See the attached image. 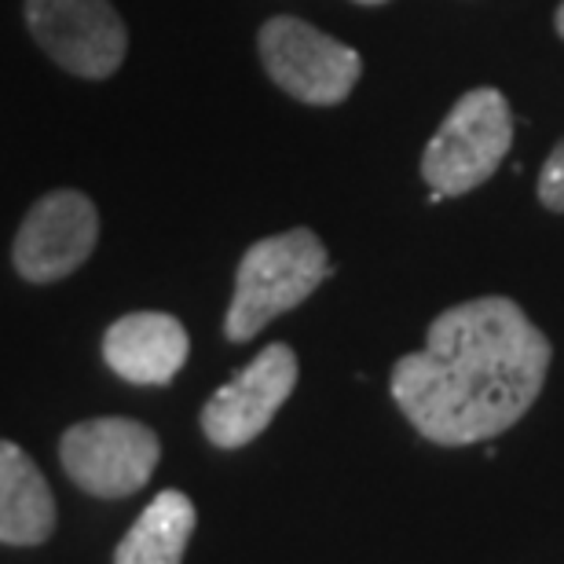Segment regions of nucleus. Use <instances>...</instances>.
<instances>
[{"label": "nucleus", "instance_id": "obj_1", "mask_svg": "<svg viewBox=\"0 0 564 564\" xmlns=\"http://www.w3.org/2000/svg\"><path fill=\"white\" fill-rule=\"evenodd\" d=\"M550 356L546 334L521 304L477 297L440 312L422 352L392 367V400L433 444H484L532 411Z\"/></svg>", "mask_w": 564, "mask_h": 564}, {"label": "nucleus", "instance_id": "obj_2", "mask_svg": "<svg viewBox=\"0 0 564 564\" xmlns=\"http://www.w3.org/2000/svg\"><path fill=\"white\" fill-rule=\"evenodd\" d=\"M330 257L319 235L308 228H290L272 239L253 242L239 261L235 297L224 319L228 341H250L282 312L297 308L312 297L323 279H330Z\"/></svg>", "mask_w": 564, "mask_h": 564}, {"label": "nucleus", "instance_id": "obj_3", "mask_svg": "<svg viewBox=\"0 0 564 564\" xmlns=\"http://www.w3.org/2000/svg\"><path fill=\"white\" fill-rule=\"evenodd\" d=\"M513 143V110L499 88H473L451 107L422 154L429 195L458 198L499 173Z\"/></svg>", "mask_w": 564, "mask_h": 564}, {"label": "nucleus", "instance_id": "obj_4", "mask_svg": "<svg viewBox=\"0 0 564 564\" xmlns=\"http://www.w3.org/2000/svg\"><path fill=\"white\" fill-rule=\"evenodd\" d=\"M261 63L286 96L308 107H337L352 96L364 59L319 26L293 15H275L261 26Z\"/></svg>", "mask_w": 564, "mask_h": 564}, {"label": "nucleus", "instance_id": "obj_5", "mask_svg": "<svg viewBox=\"0 0 564 564\" xmlns=\"http://www.w3.org/2000/svg\"><path fill=\"white\" fill-rule=\"evenodd\" d=\"M70 480L96 499H126L140 491L162 458L158 433L132 419H88L59 440Z\"/></svg>", "mask_w": 564, "mask_h": 564}, {"label": "nucleus", "instance_id": "obj_6", "mask_svg": "<svg viewBox=\"0 0 564 564\" xmlns=\"http://www.w3.org/2000/svg\"><path fill=\"white\" fill-rule=\"evenodd\" d=\"M26 26L52 63L88 82L126 63L129 30L110 0H26Z\"/></svg>", "mask_w": 564, "mask_h": 564}, {"label": "nucleus", "instance_id": "obj_7", "mask_svg": "<svg viewBox=\"0 0 564 564\" xmlns=\"http://www.w3.org/2000/svg\"><path fill=\"white\" fill-rule=\"evenodd\" d=\"M96 239V202L70 187L48 191L22 217L15 246H11V261L26 282H59L93 257Z\"/></svg>", "mask_w": 564, "mask_h": 564}, {"label": "nucleus", "instance_id": "obj_8", "mask_svg": "<svg viewBox=\"0 0 564 564\" xmlns=\"http://www.w3.org/2000/svg\"><path fill=\"white\" fill-rule=\"evenodd\" d=\"M297 386V356L290 345H268L250 367L220 386L202 408V433L217 447H246L264 433Z\"/></svg>", "mask_w": 564, "mask_h": 564}, {"label": "nucleus", "instance_id": "obj_9", "mask_svg": "<svg viewBox=\"0 0 564 564\" xmlns=\"http://www.w3.org/2000/svg\"><path fill=\"white\" fill-rule=\"evenodd\" d=\"M191 337L176 315L132 312L107 326L104 359L132 386H169L187 364Z\"/></svg>", "mask_w": 564, "mask_h": 564}, {"label": "nucleus", "instance_id": "obj_10", "mask_svg": "<svg viewBox=\"0 0 564 564\" xmlns=\"http://www.w3.org/2000/svg\"><path fill=\"white\" fill-rule=\"evenodd\" d=\"M55 528V499L33 458L0 440V543L37 546Z\"/></svg>", "mask_w": 564, "mask_h": 564}, {"label": "nucleus", "instance_id": "obj_11", "mask_svg": "<svg viewBox=\"0 0 564 564\" xmlns=\"http://www.w3.org/2000/svg\"><path fill=\"white\" fill-rule=\"evenodd\" d=\"M195 502L184 491H162L129 528L115 550V564H180L195 532Z\"/></svg>", "mask_w": 564, "mask_h": 564}, {"label": "nucleus", "instance_id": "obj_12", "mask_svg": "<svg viewBox=\"0 0 564 564\" xmlns=\"http://www.w3.org/2000/svg\"><path fill=\"white\" fill-rule=\"evenodd\" d=\"M539 202H543L550 213H564V140L543 162V173H539Z\"/></svg>", "mask_w": 564, "mask_h": 564}, {"label": "nucleus", "instance_id": "obj_13", "mask_svg": "<svg viewBox=\"0 0 564 564\" xmlns=\"http://www.w3.org/2000/svg\"><path fill=\"white\" fill-rule=\"evenodd\" d=\"M554 26H557V33H561V41H564V0H561L557 15H554Z\"/></svg>", "mask_w": 564, "mask_h": 564}, {"label": "nucleus", "instance_id": "obj_14", "mask_svg": "<svg viewBox=\"0 0 564 564\" xmlns=\"http://www.w3.org/2000/svg\"><path fill=\"white\" fill-rule=\"evenodd\" d=\"M356 4H367V8H375V4H389V0H356Z\"/></svg>", "mask_w": 564, "mask_h": 564}]
</instances>
